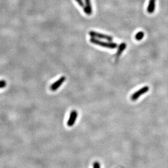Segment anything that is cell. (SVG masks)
<instances>
[{"label":"cell","mask_w":168,"mask_h":168,"mask_svg":"<svg viewBox=\"0 0 168 168\" xmlns=\"http://www.w3.org/2000/svg\"><path fill=\"white\" fill-rule=\"evenodd\" d=\"M90 42L95 45H99L103 47L108 48V49H115L118 46V45L115 43L109 42V41H108V42L102 41H101V40H99V39H97L94 37H91L90 38Z\"/></svg>","instance_id":"obj_1"},{"label":"cell","mask_w":168,"mask_h":168,"mask_svg":"<svg viewBox=\"0 0 168 168\" xmlns=\"http://www.w3.org/2000/svg\"><path fill=\"white\" fill-rule=\"evenodd\" d=\"M89 35L91 37H94L97 39H105L107 41L111 42L113 40V38L111 36L105 34H103L101 33L97 32L94 31H90L89 32Z\"/></svg>","instance_id":"obj_2"},{"label":"cell","mask_w":168,"mask_h":168,"mask_svg":"<svg viewBox=\"0 0 168 168\" xmlns=\"http://www.w3.org/2000/svg\"><path fill=\"white\" fill-rule=\"evenodd\" d=\"M149 91V87L148 86H145L141 87L140 89L139 90L135 92L134 93H133L131 97V99L133 101H135L137 99H138L141 95L144 94L146 92H147Z\"/></svg>","instance_id":"obj_3"},{"label":"cell","mask_w":168,"mask_h":168,"mask_svg":"<svg viewBox=\"0 0 168 168\" xmlns=\"http://www.w3.org/2000/svg\"><path fill=\"white\" fill-rule=\"evenodd\" d=\"M77 116H78V113L77 111L73 110L71 112L69 118L67 122L68 126L71 127L75 124V122L77 119Z\"/></svg>","instance_id":"obj_4"},{"label":"cell","mask_w":168,"mask_h":168,"mask_svg":"<svg viewBox=\"0 0 168 168\" xmlns=\"http://www.w3.org/2000/svg\"><path fill=\"white\" fill-rule=\"evenodd\" d=\"M65 80L66 78L65 76H62L57 81H56L52 85H51L50 90L52 91H56L62 85V84L65 81Z\"/></svg>","instance_id":"obj_5"},{"label":"cell","mask_w":168,"mask_h":168,"mask_svg":"<svg viewBox=\"0 0 168 168\" xmlns=\"http://www.w3.org/2000/svg\"><path fill=\"white\" fill-rule=\"evenodd\" d=\"M126 46H127V44L125 43H122L118 46V50L115 54L116 59H118L120 57V56L122 55L123 51L126 48Z\"/></svg>","instance_id":"obj_6"},{"label":"cell","mask_w":168,"mask_h":168,"mask_svg":"<svg viewBox=\"0 0 168 168\" xmlns=\"http://www.w3.org/2000/svg\"><path fill=\"white\" fill-rule=\"evenodd\" d=\"M156 0H149L148 6L147 7V12L150 13H153L155 10Z\"/></svg>","instance_id":"obj_7"},{"label":"cell","mask_w":168,"mask_h":168,"mask_svg":"<svg viewBox=\"0 0 168 168\" xmlns=\"http://www.w3.org/2000/svg\"><path fill=\"white\" fill-rule=\"evenodd\" d=\"M75 1L77 2V3L80 6V7H81L82 8H83V11L84 12V13L87 14L89 15V12H88V11L87 10L86 8V6H85V4H84L83 0H75Z\"/></svg>","instance_id":"obj_8"},{"label":"cell","mask_w":168,"mask_h":168,"mask_svg":"<svg viewBox=\"0 0 168 168\" xmlns=\"http://www.w3.org/2000/svg\"><path fill=\"white\" fill-rule=\"evenodd\" d=\"M85 6L87 10L88 11L89 15L92 14V6L90 0H85Z\"/></svg>","instance_id":"obj_9"},{"label":"cell","mask_w":168,"mask_h":168,"mask_svg":"<svg viewBox=\"0 0 168 168\" xmlns=\"http://www.w3.org/2000/svg\"><path fill=\"white\" fill-rule=\"evenodd\" d=\"M144 35H145V33L144 32L142 31L138 32L135 36V39L138 41H140L144 37Z\"/></svg>","instance_id":"obj_10"},{"label":"cell","mask_w":168,"mask_h":168,"mask_svg":"<svg viewBox=\"0 0 168 168\" xmlns=\"http://www.w3.org/2000/svg\"><path fill=\"white\" fill-rule=\"evenodd\" d=\"M6 85H7V83L5 80H0V89H2V88L6 87Z\"/></svg>","instance_id":"obj_11"},{"label":"cell","mask_w":168,"mask_h":168,"mask_svg":"<svg viewBox=\"0 0 168 168\" xmlns=\"http://www.w3.org/2000/svg\"><path fill=\"white\" fill-rule=\"evenodd\" d=\"M93 168H101V164L98 161H96L93 163Z\"/></svg>","instance_id":"obj_12"}]
</instances>
